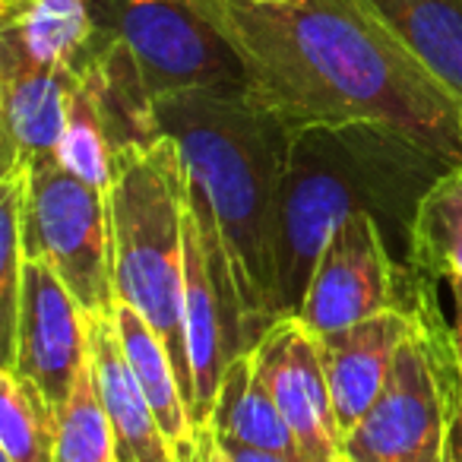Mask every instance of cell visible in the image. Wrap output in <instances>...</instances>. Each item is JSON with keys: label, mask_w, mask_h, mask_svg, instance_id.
<instances>
[{"label": "cell", "mask_w": 462, "mask_h": 462, "mask_svg": "<svg viewBox=\"0 0 462 462\" xmlns=\"http://www.w3.org/2000/svg\"><path fill=\"white\" fill-rule=\"evenodd\" d=\"M187 187L190 178L178 143L162 134L115 155L108 206L117 298L140 310L162 336L190 405L193 383L184 333Z\"/></svg>", "instance_id": "277c9868"}, {"label": "cell", "mask_w": 462, "mask_h": 462, "mask_svg": "<svg viewBox=\"0 0 462 462\" xmlns=\"http://www.w3.org/2000/svg\"><path fill=\"white\" fill-rule=\"evenodd\" d=\"M190 178V174H187ZM184 333L190 358V418L206 430L222 377L257 339L251 333L245 298L238 289L235 263L225 247L212 206L203 187H187V235H184Z\"/></svg>", "instance_id": "8992f818"}, {"label": "cell", "mask_w": 462, "mask_h": 462, "mask_svg": "<svg viewBox=\"0 0 462 462\" xmlns=\"http://www.w3.org/2000/svg\"><path fill=\"white\" fill-rule=\"evenodd\" d=\"M89 365V314L79 308L64 279L45 260H26L14 348L0 367H10L60 409Z\"/></svg>", "instance_id": "30bf717a"}, {"label": "cell", "mask_w": 462, "mask_h": 462, "mask_svg": "<svg viewBox=\"0 0 462 462\" xmlns=\"http://www.w3.org/2000/svg\"><path fill=\"white\" fill-rule=\"evenodd\" d=\"M456 295V355H459V377H462V285H453ZM456 462H462V405H459V430H456Z\"/></svg>", "instance_id": "d4e9b609"}, {"label": "cell", "mask_w": 462, "mask_h": 462, "mask_svg": "<svg viewBox=\"0 0 462 462\" xmlns=\"http://www.w3.org/2000/svg\"><path fill=\"white\" fill-rule=\"evenodd\" d=\"M411 323H415V276H411L409 308L380 310V314L367 317L348 329L317 336L342 443L383 393L393 358H396L405 336L411 333Z\"/></svg>", "instance_id": "7c38bea8"}, {"label": "cell", "mask_w": 462, "mask_h": 462, "mask_svg": "<svg viewBox=\"0 0 462 462\" xmlns=\"http://www.w3.org/2000/svg\"><path fill=\"white\" fill-rule=\"evenodd\" d=\"M462 105V0H365Z\"/></svg>", "instance_id": "ac0fdd59"}, {"label": "cell", "mask_w": 462, "mask_h": 462, "mask_svg": "<svg viewBox=\"0 0 462 462\" xmlns=\"http://www.w3.org/2000/svg\"><path fill=\"white\" fill-rule=\"evenodd\" d=\"M29 180H32V168L29 165L0 174V346H4V358L14 348L16 314H20L23 295V270H26L23 218H26Z\"/></svg>", "instance_id": "7402d4cb"}, {"label": "cell", "mask_w": 462, "mask_h": 462, "mask_svg": "<svg viewBox=\"0 0 462 462\" xmlns=\"http://www.w3.org/2000/svg\"><path fill=\"white\" fill-rule=\"evenodd\" d=\"M77 79L0 51V174L58 159Z\"/></svg>", "instance_id": "4fadbf2b"}, {"label": "cell", "mask_w": 462, "mask_h": 462, "mask_svg": "<svg viewBox=\"0 0 462 462\" xmlns=\"http://www.w3.org/2000/svg\"><path fill=\"white\" fill-rule=\"evenodd\" d=\"M289 130L374 121L462 162V105L365 0H199Z\"/></svg>", "instance_id": "6da1fadb"}, {"label": "cell", "mask_w": 462, "mask_h": 462, "mask_svg": "<svg viewBox=\"0 0 462 462\" xmlns=\"http://www.w3.org/2000/svg\"><path fill=\"white\" fill-rule=\"evenodd\" d=\"M411 304V270L399 263L371 212L346 218L327 241L301 301V317L317 336L339 333L390 308Z\"/></svg>", "instance_id": "9c48e42d"}, {"label": "cell", "mask_w": 462, "mask_h": 462, "mask_svg": "<svg viewBox=\"0 0 462 462\" xmlns=\"http://www.w3.org/2000/svg\"><path fill=\"white\" fill-rule=\"evenodd\" d=\"M111 317H115V329H117V339H121L124 355H127L130 367H134L136 380H140L162 430L171 440V447L178 449L180 462H190L193 453H197L199 434L193 428L190 405H187L184 390H180L171 352L162 342V336L152 329V323H146V317L136 308H130L127 301L117 298Z\"/></svg>", "instance_id": "2e32d148"}, {"label": "cell", "mask_w": 462, "mask_h": 462, "mask_svg": "<svg viewBox=\"0 0 462 462\" xmlns=\"http://www.w3.org/2000/svg\"><path fill=\"white\" fill-rule=\"evenodd\" d=\"M206 430H209L212 437H218V440L241 443V447L310 459L301 449V443H298L295 430L289 428L285 415L279 411V405L273 402V396L266 393L263 380L254 371L251 352L241 355V358L225 371Z\"/></svg>", "instance_id": "e0dca14e"}, {"label": "cell", "mask_w": 462, "mask_h": 462, "mask_svg": "<svg viewBox=\"0 0 462 462\" xmlns=\"http://www.w3.org/2000/svg\"><path fill=\"white\" fill-rule=\"evenodd\" d=\"M54 462H117L115 430L98 399L92 365L79 371L70 396L58 409Z\"/></svg>", "instance_id": "603a6c76"}, {"label": "cell", "mask_w": 462, "mask_h": 462, "mask_svg": "<svg viewBox=\"0 0 462 462\" xmlns=\"http://www.w3.org/2000/svg\"><path fill=\"white\" fill-rule=\"evenodd\" d=\"M159 134L171 136L203 187L235 263L251 333L279 320V203L291 130L245 89H184L152 98Z\"/></svg>", "instance_id": "3957f363"}, {"label": "cell", "mask_w": 462, "mask_h": 462, "mask_svg": "<svg viewBox=\"0 0 462 462\" xmlns=\"http://www.w3.org/2000/svg\"><path fill=\"white\" fill-rule=\"evenodd\" d=\"M89 365L115 430L117 462H180L121 348L115 317H89Z\"/></svg>", "instance_id": "5bb4252c"}, {"label": "cell", "mask_w": 462, "mask_h": 462, "mask_svg": "<svg viewBox=\"0 0 462 462\" xmlns=\"http://www.w3.org/2000/svg\"><path fill=\"white\" fill-rule=\"evenodd\" d=\"M206 434H209V430H206ZM212 440H216V447L222 449L228 462H317V459H298V456H282V453H266V449L241 447V443L218 440V437H212Z\"/></svg>", "instance_id": "cb8c5ba5"}, {"label": "cell", "mask_w": 462, "mask_h": 462, "mask_svg": "<svg viewBox=\"0 0 462 462\" xmlns=\"http://www.w3.org/2000/svg\"><path fill=\"white\" fill-rule=\"evenodd\" d=\"M102 42L89 0H0V51L48 70H83Z\"/></svg>", "instance_id": "9a60e30c"}, {"label": "cell", "mask_w": 462, "mask_h": 462, "mask_svg": "<svg viewBox=\"0 0 462 462\" xmlns=\"http://www.w3.org/2000/svg\"><path fill=\"white\" fill-rule=\"evenodd\" d=\"M449 165L456 162L386 124L291 130L279 203V314L301 310L327 241L358 212L377 218L405 263L418 203Z\"/></svg>", "instance_id": "7a4b0ae2"}, {"label": "cell", "mask_w": 462, "mask_h": 462, "mask_svg": "<svg viewBox=\"0 0 462 462\" xmlns=\"http://www.w3.org/2000/svg\"><path fill=\"white\" fill-rule=\"evenodd\" d=\"M102 32L130 54L152 98L245 89V64L199 0H89Z\"/></svg>", "instance_id": "52a82bcc"}, {"label": "cell", "mask_w": 462, "mask_h": 462, "mask_svg": "<svg viewBox=\"0 0 462 462\" xmlns=\"http://www.w3.org/2000/svg\"><path fill=\"white\" fill-rule=\"evenodd\" d=\"M254 4H282V0H254Z\"/></svg>", "instance_id": "4316f807"}, {"label": "cell", "mask_w": 462, "mask_h": 462, "mask_svg": "<svg viewBox=\"0 0 462 462\" xmlns=\"http://www.w3.org/2000/svg\"><path fill=\"white\" fill-rule=\"evenodd\" d=\"M58 409L35 383L0 367V459L54 462Z\"/></svg>", "instance_id": "44dd1931"}, {"label": "cell", "mask_w": 462, "mask_h": 462, "mask_svg": "<svg viewBox=\"0 0 462 462\" xmlns=\"http://www.w3.org/2000/svg\"><path fill=\"white\" fill-rule=\"evenodd\" d=\"M251 358L304 453L317 462H346L320 339L314 329L298 314L279 317L251 348Z\"/></svg>", "instance_id": "8fae6325"}, {"label": "cell", "mask_w": 462, "mask_h": 462, "mask_svg": "<svg viewBox=\"0 0 462 462\" xmlns=\"http://www.w3.org/2000/svg\"><path fill=\"white\" fill-rule=\"evenodd\" d=\"M190 462H228L225 459V453L216 447V440H212L206 430H199V443H197V453H193Z\"/></svg>", "instance_id": "484cf974"}, {"label": "cell", "mask_w": 462, "mask_h": 462, "mask_svg": "<svg viewBox=\"0 0 462 462\" xmlns=\"http://www.w3.org/2000/svg\"><path fill=\"white\" fill-rule=\"evenodd\" d=\"M115 134H111L108 111H105L102 92H98L96 73L89 60L79 70V79L70 92L67 108V127L58 146V165L86 184L108 190L115 178Z\"/></svg>", "instance_id": "ffe728a7"}, {"label": "cell", "mask_w": 462, "mask_h": 462, "mask_svg": "<svg viewBox=\"0 0 462 462\" xmlns=\"http://www.w3.org/2000/svg\"><path fill=\"white\" fill-rule=\"evenodd\" d=\"M26 260H45L89 317L115 310V241L108 190L73 178L58 159L32 165L26 218Z\"/></svg>", "instance_id": "ba28073f"}, {"label": "cell", "mask_w": 462, "mask_h": 462, "mask_svg": "<svg viewBox=\"0 0 462 462\" xmlns=\"http://www.w3.org/2000/svg\"><path fill=\"white\" fill-rule=\"evenodd\" d=\"M405 266L434 282L462 285V162L449 165L418 203Z\"/></svg>", "instance_id": "d6986e66"}, {"label": "cell", "mask_w": 462, "mask_h": 462, "mask_svg": "<svg viewBox=\"0 0 462 462\" xmlns=\"http://www.w3.org/2000/svg\"><path fill=\"white\" fill-rule=\"evenodd\" d=\"M0 462H4V459H0Z\"/></svg>", "instance_id": "83f0119b"}, {"label": "cell", "mask_w": 462, "mask_h": 462, "mask_svg": "<svg viewBox=\"0 0 462 462\" xmlns=\"http://www.w3.org/2000/svg\"><path fill=\"white\" fill-rule=\"evenodd\" d=\"M415 276V323L383 393L346 437V462H456L462 377L456 333L437 308V282Z\"/></svg>", "instance_id": "5b68a950"}]
</instances>
